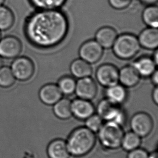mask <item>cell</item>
<instances>
[{
	"label": "cell",
	"mask_w": 158,
	"mask_h": 158,
	"mask_svg": "<svg viewBox=\"0 0 158 158\" xmlns=\"http://www.w3.org/2000/svg\"><path fill=\"white\" fill-rule=\"evenodd\" d=\"M141 142V137L131 131L124 134L121 146L126 151L130 152L139 148Z\"/></svg>",
	"instance_id": "obj_25"
},
{
	"label": "cell",
	"mask_w": 158,
	"mask_h": 158,
	"mask_svg": "<svg viewBox=\"0 0 158 158\" xmlns=\"http://www.w3.org/2000/svg\"><path fill=\"white\" fill-rule=\"evenodd\" d=\"M23 49L21 40L17 37L9 35L0 40V57L15 59L19 56Z\"/></svg>",
	"instance_id": "obj_9"
},
{
	"label": "cell",
	"mask_w": 158,
	"mask_h": 158,
	"mask_svg": "<svg viewBox=\"0 0 158 158\" xmlns=\"http://www.w3.org/2000/svg\"><path fill=\"white\" fill-rule=\"evenodd\" d=\"M15 17L13 11L8 6H0V31H6L12 28Z\"/></svg>",
	"instance_id": "obj_23"
},
{
	"label": "cell",
	"mask_w": 158,
	"mask_h": 158,
	"mask_svg": "<svg viewBox=\"0 0 158 158\" xmlns=\"http://www.w3.org/2000/svg\"><path fill=\"white\" fill-rule=\"evenodd\" d=\"M137 37L141 48L151 50L158 49V29L150 27L145 28L141 31Z\"/></svg>",
	"instance_id": "obj_15"
},
{
	"label": "cell",
	"mask_w": 158,
	"mask_h": 158,
	"mask_svg": "<svg viewBox=\"0 0 158 158\" xmlns=\"http://www.w3.org/2000/svg\"><path fill=\"white\" fill-rule=\"evenodd\" d=\"M96 110L97 114L103 121L114 122L123 127L127 123V115L125 110L121 105L113 103L106 98L98 103Z\"/></svg>",
	"instance_id": "obj_5"
},
{
	"label": "cell",
	"mask_w": 158,
	"mask_h": 158,
	"mask_svg": "<svg viewBox=\"0 0 158 158\" xmlns=\"http://www.w3.org/2000/svg\"><path fill=\"white\" fill-rule=\"evenodd\" d=\"M141 78L132 65L123 66L119 70V83L127 89L138 85Z\"/></svg>",
	"instance_id": "obj_14"
},
{
	"label": "cell",
	"mask_w": 158,
	"mask_h": 158,
	"mask_svg": "<svg viewBox=\"0 0 158 158\" xmlns=\"http://www.w3.org/2000/svg\"><path fill=\"white\" fill-rule=\"evenodd\" d=\"M124 134L123 126L114 122H105L98 131V138L104 148L116 150L122 145Z\"/></svg>",
	"instance_id": "obj_4"
},
{
	"label": "cell",
	"mask_w": 158,
	"mask_h": 158,
	"mask_svg": "<svg viewBox=\"0 0 158 158\" xmlns=\"http://www.w3.org/2000/svg\"><path fill=\"white\" fill-rule=\"evenodd\" d=\"M105 94L106 98L118 105H122L128 98L127 88L120 83L106 88Z\"/></svg>",
	"instance_id": "obj_18"
},
{
	"label": "cell",
	"mask_w": 158,
	"mask_h": 158,
	"mask_svg": "<svg viewBox=\"0 0 158 158\" xmlns=\"http://www.w3.org/2000/svg\"><path fill=\"white\" fill-rule=\"evenodd\" d=\"M71 111L76 119L85 120L94 114L96 108L91 101L77 98L71 101Z\"/></svg>",
	"instance_id": "obj_12"
},
{
	"label": "cell",
	"mask_w": 158,
	"mask_h": 158,
	"mask_svg": "<svg viewBox=\"0 0 158 158\" xmlns=\"http://www.w3.org/2000/svg\"><path fill=\"white\" fill-rule=\"evenodd\" d=\"M53 106V113L58 119L65 120L72 117L71 101L69 99L62 98Z\"/></svg>",
	"instance_id": "obj_21"
},
{
	"label": "cell",
	"mask_w": 158,
	"mask_h": 158,
	"mask_svg": "<svg viewBox=\"0 0 158 158\" xmlns=\"http://www.w3.org/2000/svg\"><path fill=\"white\" fill-rule=\"evenodd\" d=\"M111 7L116 10H123L127 8L132 2V0H108Z\"/></svg>",
	"instance_id": "obj_29"
},
{
	"label": "cell",
	"mask_w": 158,
	"mask_h": 158,
	"mask_svg": "<svg viewBox=\"0 0 158 158\" xmlns=\"http://www.w3.org/2000/svg\"><path fill=\"white\" fill-rule=\"evenodd\" d=\"M95 76L97 82L106 88L119 83V70L112 64L101 65L97 69Z\"/></svg>",
	"instance_id": "obj_8"
},
{
	"label": "cell",
	"mask_w": 158,
	"mask_h": 158,
	"mask_svg": "<svg viewBox=\"0 0 158 158\" xmlns=\"http://www.w3.org/2000/svg\"><path fill=\"white\" fill-rule=\"evenodd\" d=\"M95 133L85 126L75 128L69 135L66 141L70 155L76 157L85 156L94 148L96 143Z\"/></svg>",
	"instance_id": "obj_2"
},
{
	"label": "cell",
	"mask_w": 158,
	"mask_h": 158,
	"mask_svg": "<svg viewBox=\"0 0 158 158\" xmlns=\"http://www.w3.org/2000/svg\"><path fill=\"white\" fill-rule=\"evenodd\" d=\"M140 48L138 37L130 33L118 35L112 47L114 55L123 60H131L135 57Z\"/></svg>",
	"instance_id": "obj_3"
},
{
	"label": "cell",
	"mask_w": 158,
	"mask_h": 158,
	"mask_svg": "<svg viewBox=\"0 0 158 158\" xmlns=\"http://www.w3.org/2000/svg\"><path fill=\"white\" fill-rule=\"evenodd\" d=\"M142 19L148 27L156 28L158 27V8L154 5L148 6L142 13Z\"/></svg>",
	"instance_id": "obj_22"
},
{
	"label": "cell",
	"mask_w": 158,
	"mask_h": 158,
	"mask_svg": "<svg viewBox=\"0 0 158 158\" xmlns=\"http://www.w3.org/2000/svg\"><path fill=\"white\" fill-rule=\"evenodd\" d=\"M10 68L15 79L21 81L30 80L35 71L34 62L30 58L24 56L15 58Z\"/></svg>",
	"instance_id": "obj_6"
},
{
	"label": "cell",
	"mask_w": 158,
	"mask_h": 158,
	"mask_svg": "<svg viewBox=\"0 0 158 158\" xmlns=\"http://www.w3.org/2000/svg\"><path fill=\"white\" fill-rule=\"evenodd\" d=\"M57 85L63 95L71 96L75 93L76 81L73 77L65 76L59 79Z\"/></svg>",
	"instance_id": "obj_26"
},
{
	"label": "cell",
	"mask_w": 158,
	"mask_h": 158,
	"mask_svg": "<svg viewBox=\"0 0 158 158\" xmlns=\"http://www.w3.org/2000/svg\"><path fill=\"white\" fill-rule=\"evenodd\" d=\"M130 125L132 132L143 138L147 137L151 133L154 127V122L149 114L139 112L131 117Z\"/></svg>",
	"instance_id": "obj_7"
},
{
	"label": "cell",
	"mask_w": 158,
	"mask_h": 158,
	"mask_svg": "<svg viewBox=\"0 0 158 158\" xmlns=\"http://www.w3.org/2000/svg\"><path fill=\"white\" fill-rule=\"evenodd\" d=\"M148 155L145 150L138 148L130 151L127 158H148Z\"/></svg>",
	"instance_id": "obj_30"
},
{
	"label": "cell",
	"mask_w": 158,
	"mask_h": 158,
	"mask_svg": "<svg viewBox=\"0 0 158 158\" xmlns=\"http://www.w3.org/2000/svg\"><path fill=\"white\" fill-rule=\"evenodd\" d=\"M24 34L32 47L48 49L62 43L68 33L69 22L59 9L37 10L26 19Z\"/></svg>",
	"instance_id": "obj_1"
},
{
	"label": "cell",
	"mask_w": 158,
	"mask_h": 158,
	"mask_svg": "<svg viewBox=\"0 0 158 158\" xmlns=\"http://www.w3.org/2000/svg\"><path fill=\"white\" fill-rule=\"evenodd\" d=\"M131 65L141 77L145 78L150 77L156 70L158 65L154 62L152 57L148 56H143L138 58Z\"/></svg>",
	"instance_id": "obj_16"
},
{
	"label": "cell",
	"mask_w": 158,
	"mask_h": 158,
	"mask_svg": "<svg viewBox=\"0 0 158 158\" xmlns=\"http://www.w3.org/2000/svg\"><path fill=\"white\" fill-rule=\"evenodd\" d=\"M85 127L94 133L98 132L104 124L103 120L97 114H94L85 120Z\"/></svg>",
	"instance_id": "obj_28"
},
{
	"label": "cell",
	"mask_w": 158,
	"mask_h": 158,
	"mask_svg": "<svg viewBox=\"0 0 158 158\" xmlns=\"http://www.w3.org/2000/svg\"><path fill=\"white\" fill-rule=\"evenodd\" d=\"M5 1L6 0H0V6H1L2 5H4Z\"/></svg>",
	"instance_id": "obj_37"
},
{
	"label": "cell",
	"mask_w": 158,
	"mask_h": 158,
	"mask_svg": "<svg viewBox=\"0 0 158 158\" xmlns=\"http://www.w3.org/2000/svg\"><path fill=\"white\" fill-rule=\"evenodd\" d=\"M103 48L95 40L86 41L79 50L80 58L90 64L98 62L103 57Z\"/></svg>",
	"instance_id": "obj_10"
},
{
	"label": "cell",
	"mask_w": 158,
	"mask_h": 158,
	"mask_svg": "<svg viewBox=\"0 0 158 158\" xmlns=\"http://www.w3.org/2000/svg\"><path fill=\"white\" fill-rule=\"evenodd\" d=\"M32 6L37 10L58 9L63 6L66 0H28Z\"/></svg>",
	"instance_id": "obj_24"
},
{
	"label": "cell",
	"mask_w": 158,
	"mask_h": 158,
	"mask_svg": "<svg viewBox=\"0 0 158 158\" xmlns=\"http://www.w3.org/2000/svg\"><path fill=\"white\" fill-rule=\"evenodd\" d=\"M153 101L156 105L158 104V86H155L152 94Z\"/></svg>",
	"instance_id": "obj_31"
},
{
	"label": "cell",
	"mask_w": 158,
	"mask_h": 158,
	"mask_svg": "<svg viewBox=\"0 0 158 158\" xmlns=\"http://www.w3.org/2000/svg\"><path fill=\"white\" fill-rule=\"evenodd\" d=\"M49 158H69L66 141L62 139H56L50 143L47 148Z\"/></svg>",
	"instance_id": "obj_20"
},
{
	"label": "cell",
	"mask_w": 158,
	"mask_h": 158,
	"mask_svg": "<svg viewBox=\"0 0 158 158\" xmlns=\"http://www.w3.org/2000/svg\"><path fill=\"white\" fill-rule=\"evenodd\" d=\"M118 36L117 32L114 28L105 26L99 29L95 35V40L103 49L112 48Z\"/></svg>",
	"instance_id": "obj_17"
},
{
	"label": "cell",
	"mask_w": 158,
	"mask_h": 158,
	"mask_svg": "<svg viewBox=\"0 0 158 158\" xmlns=\"http://www.w3.org/2000/svg\"><path fill=\"white\" fill-rule=\"evenodd\" d=\"M70 70L73 76L77 79L91 77L93 72L91 64L81 58L73 61L71 63Z\"/></svg>",
	"instance_id": "obj_19"
},
{
	"label": "cell",
	"mask_w": 158,
	"mask_h": 158,
	"mask_svg": "<svg viewBox=\"0 0 158 158\" xmlns=\"http://www.w3.org/2000/svg\"><path fill=\"white\" fill-rule=\"evenodd\" d=\"M39 98L41 102L46 105H53L63 97V94L58 87L53 83L45 84L40 89Z\"/></svg>",
	"instance_id": "obj_13"
},
{
	"label": "cell",
	"mask_w": 158,
	"mask_h": 158,
	"mask_svg": "<svg viewBox=\"0 0 158 158\" xmlns=\"http://www.w3.org/2000/svg\"><path fill=\"white\" fill-rule=\"evenodd\" d=\"M152 59L154 60V62L158 65V50L156 49L154 50V53L152 57Z\"/></svg>",
	"instance_id": "obj_34"
},
{
	"label": "cell",
	"mask_w": 158,
	"mask_h": 158,
	"mask_svg": "<svg viewBox=\"0 0 158 158\" xmlns=\"http://www.w3.org/2000/svg\"><path fill=\"white\" fill-rule=\"evenodd\" d=\"M97 92L96 82L91 77L81 78L76 81L75 93L78 98L92 101L96 97Z\"/></svg>",
	"instance_id": "obj_11"
},
{
	"label": "cell",
	"mask_w": 158,
	"mask_h": 158,
	"mask_svg": "<svg viewBox=\"0 0 158 158\" xmlns=\"http://www.w3.org/2000/svg\"><path fill=\"white\" fill-rule=\"evenodd\" d=\"M3 61L2 60V58L0 57V69L3 66Z\"/></svg>",
	"instance_id": "obj_36"
},
{
	"label": "cell",
	"mask_w": 158,
	"mask_h": 158,
	"mask_svg": "<svg viewBox=\"0 0 158 158\" xmlns=\"http://www.w3.org/2000/svg\"><path fill=\"white\" fill-rule=\"evenodd\" d=\"M143 4H146L148 6L154 5L156 3L158 0H140Z\"/></svg>",
	"instance_id": "obj_33"
},
{
	"label": "cell",
	"mask_w": 158,
	"mask_h": 158,
	"mask_svg": "<svg viewBox=\"0 0 158 158\" xmlns=\"http://www.w3.org/2000/svg\"><path fill=\"white\" fill-rule=\"evenodd\" d=\"M16 79L13 75L10 68L3 66L0 69V87L9 88L14 85Z\"/></svg>",
	"instance_id": "obj_27"
},
{
	"label": "cell",
	"mask_w": 158,
	"mask_h": 158,
	"mask_svg": "<svg viewBox=\"0 0 158 158\" xmlns=\"http://www.w3.org/2000/svg\"><path fill=\"white\" fill-rule=\"evenodd\" d=\"M148 158H158V153L157 152H153L148 155Z\"/></svg>",
	"instance_id": "obj_35"
},
{
	"label": "cell",
	"mask_w": 158,
	"mask_h": 158,
	"mask_svg": "<svg viewBox=\"0 0 158 158\" xmlns=\"http://www.w3.org/2000/svg\"><path fill=\"white\" fill-rule=\"evenodd\" d=\"M1 39V31H0V40Z\"/></svg>",
	"instance_id": "obj_38"
},
{
	"label": "cell",
	"mask_w": 158,
	"mask_h": 158,
	"mask_svg": "<svg viewBox=\"0 0 158 158\" xmlns=\"http://www.w3.org/2000/svg\"><path fill=\"white\" fill-rule=\"evenodd\" d=\"M150 78H151V82L154 85V86H158V73L157 70L154 71V73L150 76Z\"/></svg>",
	"instance_id": "obj_32"
}]
</instances>
